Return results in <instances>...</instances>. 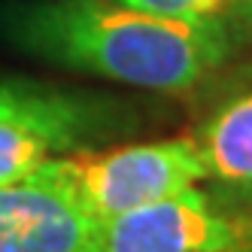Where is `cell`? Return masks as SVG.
<instances>
[{"mask_svg":"<svg viewBox=\"0 0 252 252\" xmlns=\"http://www.w3.org/2000/svg\"><path fill=\"white\" fill-rule=\"evenodd\" d=\"M231 252H252V246H243V249H231Z\"/></svg>","mask_w":252,"mask_h":252,"instance_id":"cell-9","label":"cell"},{"mask_svg":"<svg viewBox=\"0 0 252 252\" xmlns=\"http://www.w3.org/2000/svg\"><path fill=\"white\" fill-rule=\"evenodd\" d=\"M0 40L70 73L179 94L231 55L228 25L161 19L116 0H9Z\"/></svg>","mask_w":252,"mask_h":252,"instance_id":"cell-1","label":"cell"},{"mask_svg":"<svg viewBox=\"0 0 252 252\" xmlns=\"http://www.w3.org/2000/svg\"><path fill=\"white\" fill-rule=\"evenodd\" d=\"M237 15L243 19V25L252 31V0H240V3H237Z\"/></svg>","mask_w":252,"mask_h":252,"instance_id":"cell-8","label":"cell"},{"mask_svg":"<svg viewBox=\"0 0 252 252\" xmlns=\"http://www.w3.org/2000/svg\"><path fill=\"white\" fill-rule=\"evenodd\" d=\"M134 106L100 92L28 76H0V183H15L46 161L97 149L128 134Z\"/></svg>","mask_w":252,"mask_h":252,"instance_id":"cell-2","label":"cell"},{"mask_svg":"<svg viewBox=\"0 0 252 252\" xmlns=\"http://www.w3.org/2000/svg\"><path fill=\"white\" fill-rule=\"evenodd\" d=\"M122 6H131L161 19L176 22H204V25H228L231 15H237L240 0H116Z\"/></svg>","mask_w":252,"mask_h":252,"instance_id":"cell-7","label":"cell"},{"mask_svg":"<svg viewBox=\"0 0 252 252\" xmlns=\"http://www.w3.org/2000/svg\"><path fill=\"white\" fill-rule=\"evenodd\" d=\"M31 176L61 189L82 213L103 225L128 210L194 189L207 179V167L194 137H170L61 155Z\"/></svg>","mask_w":252,"mask_h":252,"instance_id":"cell-3","label":"cell"},{"mask_svg":"<svg viewBox=\"0 0 252 252\" xmlns=\"http://www.w3.org/2000/svg\"><path fill=\"white\" fill-rule=\"evenodd\" d=\"M252 246V216L219 210L189 189L100 225V252H231Z\"/></svg>","mask_w":252,"mask_h":252,"instance_id":"cell-4","label":"cell"},{"mask_svg":"<svg viewBox=\"0 0 252 252\" xmlns=\"http://www.w3.org/2000/svg\"><path fill=\"white\" fill-rule=\"evenodd\" d=\"M0 252H100V222L40 176L0 183Z\"/></svg>","mask_w":252,"mask_h":252,"instance_id":"cell-5","label":"cell"},{"mask_svg":"<svg viewBox=\"0 0 252 252\" xmlns=\"http://www.w3.org/2000/svg\"><path fill=\"white\" fill-rule=\"evenodd\" d=\"M207 176L231 189H252V92L219 106L194 134Z\"/></svg>","mask_w":252,"mask_h":252,"instance_id":"cell-6","label":"cell"}]
</instances>
